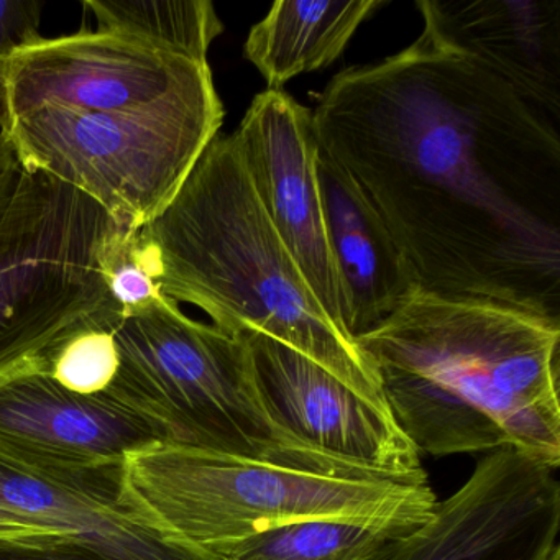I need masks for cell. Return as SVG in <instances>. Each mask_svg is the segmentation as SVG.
<instances>
[{
    "label": "cell",
    "mask_w": 560,
    "mask_h": 560,
    "mask_svg": "<svg viewBox=\"0 0 560 560\" xmlns=\"http://www.w3.org/2000/svg\"><path fill=\"white\" fill-rule=\"evenodd\" d=\"M120 468L50 470L0 454V510L113 560H219L168 539L124 506Z\"/></svg>",
    "instance_id": "obj_13"
},
{
    "label": "cell",
    "mask_w": 560,
    "mask_h": 560,
    "mask_svg": "<svg viewBox=\"0 0 560 560\" xmlns=\"http://www.w3.org/2000/svg\"><path fill=\"white\" fill-rule=\"evenodd\" d=\"M0 560H113L68 537L37 540L0 539Z\"/></svg>",
    "instance_id": "obj_22"
},
{
    "label": "cell",
    "mask_w": 560,
    "mask_h": 560,
    "mask_svg": "<svg viewBox=\"0 0 560 560\" xmlns=\"http://www.w3.org/2000/svg\"><path fill=\"white\" fill-rule=\"evenodd\" d=\"M114 342L117 370L106 395L152 421L165 444L284 464H350L275 418L241 334L191 319L165 296L122 317Z\"/></svg>",
    "instance_id": "obj_5"
},
{
    "label": "cell",
    "mask_w": 560,
    "mask_h": 560,
    "mask_svg": "<svg viewBox=\"0 0 560 560\" xmlns=\"http://www.w3.org/2000/svg\"><path fill=\"white\" fill-rule=\"evenodd\" d=\"M165 444L149 419L109 395H78L37 363L0 376V454L61 471L122 467L127 455Z\"/></svg>",
    "instance_id": "obj_12"
},
{
    "label": "cell",
    "mask_w": 560,
    "mask_h": 560,
    "mask_svg": "<svg viewBox=\"0 0 560 560\" xmlns=\"http://www.w3.org/2000/svg\"><path fill=\"white\" fill-rule=\"evenodd\" d=\"M101 270L122 317L142 313L165 298L159 283V255L142 228L114 225L101 247Z\"/></svg>",
    "instance_id": "obj_20"
},
{
    "label": "cell",
    "mask_w": 560,
    "mask_h": 560,
    "mask_svg": "<svg viewBox=\"0 0 560 560\" xmlns=\"http://www.w3.org/2000/svg\"><path fill=\"white\" fill-rule=\"evenodd\" d=\"M58 534L48 533L40 527L32 526L27 521L9 511L0 510V539L2 540H37L54 539Z\"/></svg>",
    "instance_id": "obj_24"
},
{
    "label": "cell",
    "mask_w": 560,
    "mask_h": 560,
    "mask_svg": "<svg viewBox=\"0 0 560 560\" xmlns=\"http://www.w3.org/2000/svg\"><path fill=\"white\" fill-rule=\"evenodd\" d=\"M313 127L421 290L560 323V136L549 114L421 34L334 77Z\"/></svg>",
    "instance_id": "obj_1"
},
{
    "label": "cell",
    "mask_w": 560,
    "mask_h": 560,
    "mask_svg": "<svg viewBox=\"0 0 560 560\" xmlns=\"http://www.w3.org/2000/svg\"><path fill=\"white\" fill-rule=\"evenodd\" d=\"M120 501L168 539L222 560L250 537L306 521L405 536L431 520L438 498L424 470L284 464L160 442L127 455Z\"/></svg>",
    "instance_id": "obj_4"
},
{
    "label": "cell",
    "mask_w": 560,
    "mask_h": 560,
    "mask_svg": "<svg viewBox=\"0 0 560 560\" xmlns=\"http://www.w3.org/2000/svg\"><path fill=\"white\" fill-rule=\"evenodd\" d=\"M255 382L275 418L311 447L393 474H418L421 454L388 405L373 401L287 343L242 332Z\"/></svg>",
    "instance_id": "obj_11"
},
{
    "label": "cell",
    "mask_w": 560,
    "mask_h": 560,
    "mask_svg": "<svg viewBox=\"0 0 560 560\" xmlns=\"http://www.w3.org/2000/svg\"><path fill=\"white\" fill-rule=\"evenodd\" d=\"M401 536L342 521L288 524L237 544L222 560H340L376 556Z\"/></svg>",
    "instance_id": "obj_18"
},
{
    "label": "cell",
    "mask_w": 560,
    "mask_h": 560,
    "mask_svg": "<svg viewBox=\"0 0 560 560\" xmlns=\"http://www.w3.org/2000/svg\"><path fill=\"white\" fill-rule=\"evenodd\" d=\"M419 454L516 448L560 467V323L416 288L357 337Z\"/></svg>",
    "instance_id": "obj_2"
},
{
    "label": "cell",
    "mask_w": 560,
    "mask_h": 560,
    "mask_svg": "<svg viewBox=\"0 0 560 560\" xmlns=\"http://www.w3.org/2000/svg\"><path fill=\"white\" fill-rule=\"evenodd\" d=\"M2 137V136H0ZM22 166L4 137L0 140V224L4 221L21 183Z\"/></svg>",
    "instance_id": "obj_23"
},
{
    "label": "cell",
    "mask_w": 560,
    "mask_h": 560,
    "mask_svg": "<svg viewBox=\"0 0 560 560\" xmlns=\"http://www.w3.org/2000/svg\"><path fill=\"white\" fill-rule=\"evenodd\" d=\"M376 557H378V553H376V556H352V557H346V559H340V560H375Z\"/></svg>",
    "instance_id": "obj_25"
},
{
    "label": "cell",
    "mask_w": 560,
    "mask_h": 560,
    "mask_svg": "<svg viewBox=\"0 0 560 560\" xmlns=\"http://www.w3.org/2000/svg\"><path fill=\"white\" fill-rule=\"evenodd\" d=\"M97 31L129 35L196 61L224 32L209 0H88Z\"/></svg>",
    "instance_id": "obj_17"
},
{
    "label": "cell",
    "mask_w": 560,
    "mask_h": 560,
    "mask_svg": "<svg viewBox=\"0 0 560 560\" xmlns=\"http://www.w3.org/2000/svg\"><path fill=\"white\" fill-rule=\"evenodd\" d=\"M218 96L208 61L113 32L40 37L0 60V130L45 107L142 113Z\"/></svg>",
    "instance_id": "obj_8"
},
{
    "label": "cell",
    "mask_w": 560,
    "mask_h": 560,
    "mask_svg": "<svg viewBox=\"0 0 560 560\" xmlns=\"http://www.w3.org/2000/svg\"><path fill=\"white\" fill-rule=\"evenodd\" d=\"M42 15L40 0H0V60L40 38Z\"/></svg>",
    "instance_id": "obj_21"
},
{
    "label": "cell",
    "mask_w": 560,
    "mask_h": 560,
    "mask_svg": "<svg viewBox=\"0 0 560 560\" xmlns=\"http://www.w3.org/2000/svg\"><path fill=\"white\" fill-rule=\"evenodd\" d=\"M383 4L382 0H278L248 34L245 57L260 71L268 90L281 91L300 74L332 65L357 28Z\"/></svg>",
    "instance_id": "obj_16"
},
{
    "label": "cell",
    "mask_w": 560,
    "mask_h": 560,
    "mask_svg": "<svg viewBox=\"0 0 560 560\" xmlns=\"http://www.w3.org/2000/svg\"><path fill=\"white\" fill-rule=\"evenodd\" d=\"M234 136L271 224L327 316L346 330L317 179L313 113L283 91L267 90L252 101Z\"/></svg>",
    "instance_id": "obj_10"
},
{
    "label": "cell",
    "mask_w": 560,
    "mask_h": 560,
    "mask_svg": "<svg viewBox=\"0 0 560 560\" xmlns=\"http://www.w3.org/2000/svg\"><path fill=\"white\" fill-rule=\"evenodd\" d=\"M0 140H2V137H0Z\"/></svg>",
    "instance_id": "obj_27"
},
{
    "label": "cell",
    "mask_w": 560,
    "mask_h": 560,
    "mask_svg": "<svg viewBox=\"0 0 560 560\" xmlns=\"http://www.w3.org/2000/svg\"><path fill=\"white\" fill-rule=\"evenodd\" d=\"M122 319L107 311L48 347L34 360L58 385L78 395H103L117 370L114 327Z\"/></svg>",
    "instance_id": "obj_19"
},
{
    "label": "cell",
    "mask_w": 560,
    "mask_h": 560,
    "mask_svg": "<svg viewBox=\"0 0 560 560\" xmlns=\"http://www.w3.org/2000/svg\"><path fill=\"white\" fill-rule=\"evenodd\" d=\"M317 179L327 238L346 303L343 326L355 340L392 316L419 288L418 281L388 229L352 179L320 152Z\"/></svg>",
    "instance_id": "obj_15"
},
{
    "label": "cell",
    "mask_w": 560,
    "mask_h": 560,
    "mask_svg": "<svg viewBox=\"0 0 560 560\" xmlns=\"http://www.w3.org/2000/svg\"><path fill=\"white\" fill-rule=\"evenodd\" d=\"M116 224L77 189L22 168L0 224V376L93 317L119 313L101 270Z\"/></svg>",
    "instance_id": "obj_7"
},
{
    "label": "cell",
    "mask_w": 560,
    "mask_h": 560,
    "mask_svg": "<svg viewBox=\"0 0 560 560\" xmlns=\"http://www.w3.org/2000/svg\"><path fill=\"white\" fill-rule=\"evenodd\" d=\"M160 290L229 334L260 332L388 405L378 373L304 280L265 212L234 133L215 137L173 201L142 228Z\"/></svg>",
    "instance_id": "obj_3"
},
{
    "label": "cell",
    "mask_w": 560,
    "mask_h": 560,
    "mask_svg": "<svg viewBox=\"0 0 560 560\" xmlns=\"http://www.w3.org/2000/svg\"><path fill=\"white\" fill-rule=\"evenodd\" d=\"M422 35L560 120V0H419Z\"/></svg>",
    "instance_id": "obj_14"
},
{
    "label": "cell",
    "mask_w": 560,
    "mask_h": 560,
    "mask_svg": "<svg viewBox=\"0 0 560 560\" xmlns=\"http://www.w3.org/2000/svg\"><path fill=\"white\" fill-rule=\"evenodd\" d=\"M560 553L557 468L516 448L478 460L428 523L375 560H550Z\"/></svg>",
    "instance_id": "obj_9"
},
{
    "label": "cell",
    "mask_w": 560,
    "mask_h": 560,
    "mask_svg": "<svg viewBox=\"0 0 560 560\" xmlns=\"http://www.w3.org/2000/svg\"><path fill=\"white\" fill-rule=\"evenodd\" d=\"M552 560H560V553H557L556 557H552Z\"/></svg>",
    "instance_id": "obj_26"
},
{
    "label": "cell",
    "mask_w": 560,
    "mask_h": 560,
    "mask_svg": "<svg viewBox=\"0 0 560 560\" xmlns=\"http://www.w3.org/2000/svg\"><path fill=\"white\" fill-rule=\"evenodd\" d=\"M222 120L219 96L142 113L45 107L8 120L0 136L22 168L77 189L114 221L140 229L173 201Z\"/></svg>",
    "instance_id": "obj_6"
}]
</instances>
